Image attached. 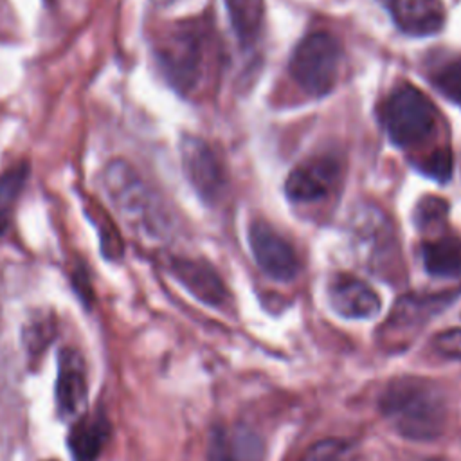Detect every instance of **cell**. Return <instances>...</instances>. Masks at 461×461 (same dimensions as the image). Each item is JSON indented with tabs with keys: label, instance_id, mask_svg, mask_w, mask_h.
<instances>
[{
	"label": "cell",
	"instance_id": "cell-1",
	"mask_svg": "<svg viewBox=\"0 0 461 461\" xmlns=\"http://www.w3.org/2000/svg\"><path fill=\"white\" fill-rule=\"evenodd\" d=\"M380 411L400 436L412 441L439 438L448 420L441 387L420 376L391 380L380 394Z\"/></svg>",
	"mask_w": 461,
	"mask_h": 461
},
{
	"label": "cell",
	"instance_id": "cell-2",
	"mask_svg": "<svg viewBox=\"0 0 461 461\" xmlns=\"http://www.w3.org/2000/svg\"><path fill=\"white\" fill-rule=\"evenodd\" d=\"M158 65L166 79L182 94L202 81L207 59V36L200 23L182 22L164 34L157 47Z\"/></svg>",
	"mask_w": 461,
	"mask_h": 461
},
{
	"label": "cell",
	"instance_id": "cell-3",
	"mask_svg": "<svg viewBox=\"0 0 461 461\" xmlns=\"http://www.w3.org/2000/svg\"><path fill=\"white\" fill-rule=\"evenodd\" d=\"M103 187L121 220L133 230L157 236L162 230L158 207L133 167L115 158L103 171Z\"/></svg>",
	"mask_w": 461,
	"mask_h": 461
},
{
	"label": "cell",
	"instance_id": "cell-4",
	"mask_svg": "<svg viewBox=\"0 0 461 461\" xmlns=\"http://www.w3.org/2000/svg\"><path fill=\"white\" fill-rule=\"evenodd\" d=\"M382 121L391 140L407 148L432 135L438 124V112L421 90L409 83H400L384 101Z\"/></svg>",
	"mask_w": 461,
	"mask_h": 461
},
{
	"label": "cell",
	"instance_id": "cell-5",
	"mask_svg": "<svg viewBox=\"0 0 461 461\" xmlns=\"http://www.w3.org/2000/svg\"><path fill=\"white\" fill-rule=\"evenodd\" d=\"M342 50L335 36L324 31L306 34L290 58L292 79L310 95L328 94L339 77Z\"/></svg>",
	"mask_w": 461,
	"mask_h": 461
},
{
	"label": "cell",
	"instance_id": "cell-6",
	"mask_svg": "<svg viewBox=\"0 0 461 461\" xmlns=\"http://www.w3.org/2000/svg\"><path fill=\"white\" fill-rule=\"evenodd\" d=\"M180 158L184 173L198 196L207 203L216 202L223 194L225 175L209 144L200 137L185 135L180 142Z\"/></svg>",
	"mask_w": 461,
	"mask_h": 461
},
{
	"label": "cell",
	"instance_id": "cell-7",
	"mask_svg": "<svg viewBox=\"0 0 461 461\" xmlns=\"http://www.w3.org/2000/svg\"><path fill=\"white\" fill-rule=\"evenodd\" d=\"M249 243L259 268L277 281H290L299 272V259L294 247L267 221H254L249 227Z\"/></svg>",
	"mask_w": 461,
	"mask_h": 461
},
{
	"label": "cell",
	"instance_id": "cell-8",
	"mask_svg": "<svg viewBox=\"0 0 461 461\" xmlns=\"http://www.w3.org/2000/svg\"><path fill=\"white\" fill-rule=\"evenodd\" d=\"M88 402V380L83 355L74 348H63L58 357L56 405L61 418L77 420Z\"/></svg>",
	"mask_w": 461,
	"mask_h": 461
},
{
	"label": "cell",
	"instance_id": "cell-9",
	"mask_svg": "<svg viewBox=\"0 0 461 461\" xmlns=\"http://www.w3.org/2000/svg\"><path fill=\"white\" fill-rule=\"evenodd\" d=\"M339 180V164L330 157H315L299 164L285 182L292 202L312 203L326 198Z\"/></svg>",
	"mask_w": 461,
	"mask_h": 461
},
{
	"label": "cell",
	"instance_id": "cell-10",
	"mask_svg": "<svg viewBox=\"0 0 461 461\" xmlns=\"http://www.w3.org/2000/svg\"><path fill=\"white\" fill-rule=\"evenodd\" d=\"M331 308L348 319H369L380 312L378 294L362 279L349 274H337L328 285Z\"/></svg>",
	"mask_w": 461,
	"mask_h": 461
},
{
	"label": "cell",
	"instance_id": "cell-11",
	"mask_svg": "<svg viewBox=\"0 0 461 461\" xmlns=\"http://www.w3.org/2000/svg\"><path fill=\"white\" fill-rule=\"evenodd\" d=\"M393 16L396 27L411 36H429L441 31L445 7L441 0H378Z\"/></svg>",
	"mask_w": 461,
	"mask_h": 461
},
{
	"label": "cell",
	"instance_id": "cell-12",
	"mask_svg": "<svg viewBox=\"0 0 461 461\" xmlns=\"http://www.w3.org/2000/svg\"><path fill=\"white\" fill-rule=\"evenodd\" d=\"M169 270L180 285H184L196 299L205 304L221 306L229 297L227 288L216 270L203 261L173 258L169 263Z\"/></svg>",
	"mask_w": 461,
	"mask_h": 461
},
{
	"label": "cell",
	"instance_id": "cell-13",
	"mask_svg": "<svg viewBox=\"0 0 461 461\" xmlns=\"http://www.w3.org/2000/svg\"><path fill=\"white\" fill-rule=\"evenodd\" d=\"M261 438L243 425L221 427L212 432L209 461H263Z\"/></svg>",
	"mask_w": 461,
	"mask_h": 461
},
{
	"label": "cell",
	"instance_id": "cell-14",
	"mask_svg": "<svg viewBox=\"0 0 461 461\" xmlns=\"http://www.w3.org/2000/svg\"><path fill=\"white\" fill-rule=\"evenodd\" d=\"M108 436L110 423L103 412L81 414L70 427V456L74 461H97Z\"/></svg>",
	"mask_w": 461,
	"mask_h": 461
},
{
	"label": "cell",
	"instance_id": "cell-15",
	"mask_svg": "<svg viewBox=\"0 0 461 461\" xmlns=\"http://www.w3.org/2000/svg\"><path fill=\"white\" fill-rule=\"evenodd\" d=\"M425 270L436 277L461 276V238L439 236L421 245Z\"/></svg>",
	"mask_w": 461,
	"mask_h": 461
},
{
	"label": "cell",
	"instance_id": "cell-16",
	"mask_svg": "<svg viewBox=\"0 0 461 461\" xmlns=\"http://www.w3.org/2000/svg\"><path fill=\"white\" fill-rule=\"evenodd\" d=\"M232 20V27L241 41H252L261 25V0H225Z\"/></svg>",
	"mask_w": 461,
	"mask_h": 461
},
{
	"label": "cell",
	"instance_id": "cell-17",
	"mask_svg": "<svg viewBox=\"0 0 461 461\" xmlns=\"http://www.w3.org/2000/svg\"><path fill=\"white\" fill-rule=\"evenodd\" d=\"M432 85L450 101L461 104V56L439 59L430 67Z\"/></svg>",
	"mask_w": 461,
	"mask_h": 461
},
{
	"label": "cell",
	"instance_id": "cell-18",
	"mask_svg": "<svg viewBox=\"0 0 461 461\" xmlns=\"http://www.w3.org/2000/svg\"><path fill=\"white\" fill-rule=\"evenodd\" d=\"M27 166L18 164L0 175V234L7 229L11 220V211L23 189L27 178Z\"/></svg>",
	"mask_w": 461,
	"mask_h": 461
},
{
	"label": "cell",
	"instance_id": "cell-19",
	"mask_svg": "<svg viewBox=\"0 0 461 461\" xmlns=\"http://www.w3.org/2000/svg\"><path fill=\"white\" fill-rule=\"evenodd\" d=\"M355 445L340 439L328 438L321 439L308 448L301 461H355Z\"/></svg>",
	"mask_w": 461,
	"mask_h": 461
},
{
	"label": "cell",
	"instance_id": "cell-20",
	"mask_svg": "<svg viewBox=\"0 0 461 461\" xmlns=\"http://www.w3.org/2000/svg\"><path fill=\"white\" fill-rule=\"evenodd\" d=\"M94 209H95V216H92V220L99 227L101 250H103L104 258L119 259L122 256V250H124L121 234H119L117 227H113L112 218L103 211V207H94Z\"/></svg>",
	"mask_w": 461,
	"mask_h": 461
},
{
	"label": "cell",
	"instance_id": "cell-21",
	"mask_svg": "<svg viewBox=\"0 0 461 461\" xmlns=\"http://www.w3.org/2000/svg\"><path fill=\"white\" fill-rule=\"evenodd\" d=\"M448 212V205L445 200L438 196H425L414 211V220L420 229H432L445 221Z\"/></svg>",
	"mask_w": 461,
	"mask_h": 461
},
{
	"label": "cell",
	"instance_id": "cell-22",
	"mask_svg": "<svg viewBox=\"0 0 461 461\" xmlns=\"http://www.w3.org/2000/svg\"><path fill=\"white\" fill-rule=\"evenodd\" d=\"M54 337V324L49 317L32 319L23 330V344L29 353H41Z\"/></svg>",
	"mask_w": 461,
	"mask_h": 461
},
{
	"label": "cell",
	"instance_id": "cell-23",
	"mask_svg": "<svg viewBox=\"0 0 461 461\" xmlns=\"http://www.w3.org/2000/svg\"><path fill=\"white\" fill-rule=\"evenodd\" d=\"M421 171L439 182H447L452 175V155L448 149H438L430 153L420 164Z\"/></svg>",
	"mask_w": 461,
	"mask_h": 461
},
{
	"label": "cell",
	"instance_id": "cell-24",
	"mask_svg": "<svg viewBox=\"0 0 461 461\" xmlns=\"http://www.w3.org/2000/svg\"><path fill=\"white\" fill-rule=\"evenodd\" d=\"M432 344L439 355L457 360L461 364V328L447 330V331L436 335Z\"/></svg>",
	"mask_w": 461,
	"mask_h": 461
},
{
	"label": "cell",
	"instance_id": "cell-25",
	"mask_svg": "<svg viewBox=\"0 0 461 461\" xmlns=\"http://www.w3.org/2000/svg\"><path fill=\"white\" fill-rule=\"evenodd\" d=\"M429 461H441V459H429Z\"/></svg>",
	"mask_w": 461,
	"mask_h": 461
},
{
	"label": "cell",
	"instance_id": "cell-26",
	"mask_svg": "<svg viewBox=\"0 0 461 461\" xmlns=\"http://www.w3.org/2000/svg\"><path fill=\"white\" fill-rule=\"evenodd\" d=\"M158 2H164V0H158Z\"/></svg>",
	"mask_w": 461,
	"mask_h": 461
}]
</instances>
